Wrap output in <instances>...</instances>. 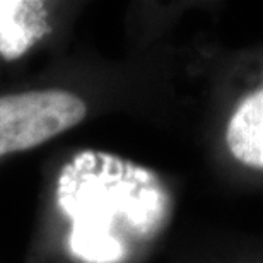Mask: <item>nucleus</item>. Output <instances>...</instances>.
<instances>
[{
    "mask_svg": "<svg viewBox=\"0 0 263 263\" xmlns=\"http://www.w3.org/2000/svg\"><path fill=\"white\" fill-rule=\"evenodd\" d=\"M86 103L76 94L48 89L0 98V157L28 151L76 127Z\"/></svg>",
    "mask_w": 263,
    "mask_h": 263,
    "instance_id": "f257e3e1",
    "label": "nucleus"
},
{
    "mask_svg": "<svg viewBox=\"0 0 263 263\" xmlns=\"http://www.w3.org/2000/svg\"><path fill=\"white\" fill-rule=\"evenodd\" d=\"M226 142L234 159L263 170V89L238 104L228 123Z\"/></svg>",
    "mask_w": 263,
    "mask_h": 263,
    "instance_id": "f03ea898",
    "label": "nucleus"
}]
</instances>
